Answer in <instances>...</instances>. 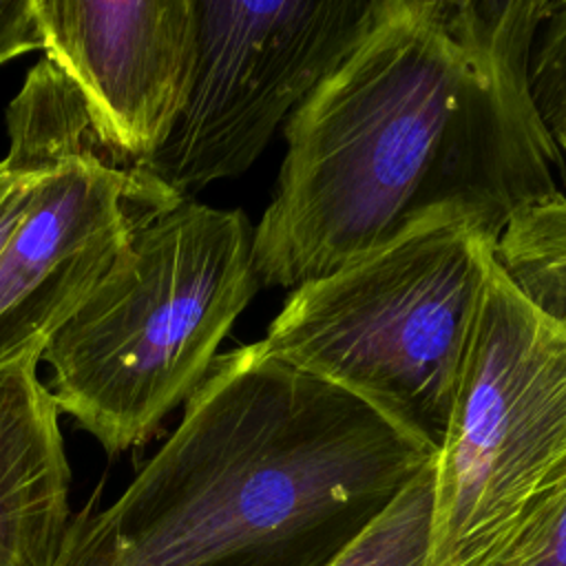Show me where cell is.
I'll return each instance as SVG.
<instances>
[{
  "label": "cell",
  "instance_id": "8992f818",
  "mask_svg": "<svg viewBox=\"0 0 566 566\" xmlns=\"http://www.w3.org/2000/svg\"><path fill=\"white\" fill-rule=\"evenodd\" d=\"M376 0H195L197 55L164 146L135 168L179 201L243 175L343 60Z\"/></svg>",
  "mask_w": 566,
  "mask_h": 566
},
{
  "label": "cell",
  "instance_id": "30bf717a",
  "mask_svg": "<svg viewBox=\"0 0 566 566\" xmlns=\"http://www.w3.org/2000/svg\"><path fill=\"white\" fill-rule=\"evenodd\" d=\"M9 153L0 159V256L24 221L40 181L91 128L69 77L40 57L4 111Z\"/></svg>",
  "mask_w": 566,
  "mask_h": 566
},
{
  "label": "cell",
  "instance_id": "2e32d148",
  "mask_svg": "<svg viewBox=\"0 0 566 566\" xmlns=\"http://www.w3.org/2000/svg\"><path fill=\"white\" fill-rule=\"evenodd\" d=\"M551 135H553L555 144H557V148H559L562 157L566 159V117H564L555 128H551Z\"/></svg>",
  "mask_w": 566,
  "mask_h": 566
},
{
  "label": "cell",
  "instance_id": "277c9868",
  "mask_svg": "<svg viewBox=\"0 0 566 566\" xmlns=\"http://www.w3.org/2000/svg\"><path fill=\"white\" fill-rule=\"evenodd\" d=\"M493 241L420 230L294 287L263 345L438 451L486 290Z\"/></svg>",
  "mask_w": 566,
  "mask_h": 566
},
{
  "label": "cell",
  "instance_id": "52a82bcc",
  "mask_svg": "<svg viewBox=\"0 0 566 566\" xmlns=\"http://www.w3.org/2000/svg\"><path fill=\"white\" fill-rule=\"evenodd\" d=\"M177 203L135 168L113 166L84 133L40 181L0 256V365L44 352L133 232Z\"/></svg>",
  "mask_w": 566,
  "mask_h": 566
},
{
  "label": "cell",
  "instance_id": "3957f363",
  "mask_svg": "<svg viewBox=\"0 0 566 566\" xmlns=\"http://www.w3.org/2000/svg\"><path fill=\"white\" fill-rule=\"evenodd\" d=\"M259 287L243 210L186 199L146 219L44 345L60 413L108 453L144 444L201 385Z\"/></svg>",
  "mask_w": 566,
  "mask_h": 566
},
{
  "label": "cell",
  "instance_id": "7a4b0ae2",
  "mask_svg": "<svg viewBox=\"0 0 566 566\" xmlns=\"http://www.w3.org/2000/svg\"><path fill=\"white\" fill-rule=\"evenodd\" d=\"M433 460L263 340L219 354L177 429L53 566H329Z\"/></svg>",
  "mask_w": 566,
  "mask_h": 566
},
{
  "label": "cell",
  "instance_id": "9a60e30c",
  "mask_svg": "<svg viewBox=\"0 0 566 566\" xmlns=\"http://www.w3.org/2000/svg\"><path fill=\"white\" fill-rule=\"evenodd\" d=\"M42 49L33 0H0V64Z\"/></svg>",
  "mask_w": 566,
  "mask_h": 566
},
{
  "label": "cell",
  "instance_id": "6da1fadb",
  "mask_svg": "<svg viewBox=\"0 0 566 566\" xmlns=\"http://www.w3.org/2000/svg\"><path fill=\"white\" fill-rule=\"evenodd\" d=\"M551 0H376L343 60L285 122L261 221V285L298 287L420 230L493 243L559 192L566 159L531 93Z\"/></svg>",
  "mask_w": 566,
  "mask_h": 566
},
{
  "label": "cell",
  "instance_id": "4fadbf2b",
  "mask_svg": "<svg viewBox=\"0 0 566 566\" xmlns=\"http://www.w3.org/2000/svg\"><path fill=\"white\" fill-rule=\"evenodd\" d=\"M531 93L544 126L566 117V2H553L531 51Z\"/></svg>",
  "mask_w": 566,
  "mask_h": 566
},
{
  "label": "cell",
  "instance_id": "8fae6325",
  "mask_svg": "<svg viewBox=\"0 0 566 566\" xmlns=\"http://www.w3.org/2000/svg\"><path fill=\"white\" fill-rule=\"evenodd\" d=\"M493 259L533 310L566 329V195L520 208L500 232Z\"/></svg>",
  "mask_w": 566,
  "mask_h": 566
},
{
  "label": "cell",
  "instance_id": "ba28073f",
  "mask_svg": "<svg viewBox=\"0 0 566 566\" xmlns=\"http://www.w3.org/2000/svg\"><path fill=\"white\" fill-rule=\"evenodd\" d=\"M44 57L77 88L117 168L146 164L190 91L195 0H33Z\"/></svg>",
  "mask_w": 566,
  "mask_h": 566
},
{
  "label": "cell",
  "instance_id": "5b68a950",
  "mask_svg": "<svg viewBox=\"0 0 566 566\" xmlns=\"http://www.w3.org/2000/svg\"><path fill=\"white\" fill-rule=\"evenodd\" d=\"M431 471L427 566H511L566 493V329L495 259Z\"/></svg>",
  "mask_w": 566,
  "mask_h": 566
},
{
  "label": "cell",
  "instance_id": "5bb4252c",
  "mask_svg": "<svg viewBox=\"0 0 566 566\" xmlns=\"http://www.w3.org/2000/svg\"><path fill=\"white\" fill-rule=\"evenodd\" d=\"M511 566H566V493L553 504Z\"/></svg>",
  "mask_w": 566,
  "mask_h": 566
},
{
  "label": "cell",
  "instance_id": "9c48e42d",
  "mask_svg": "<svg viewBox=\"0 0 566 566\" xmlns=\"http://www.w3.org/2000/svg\"><path fill=\"white\" fill-rule=\"evenodd\" d=\"M42 349L0 365V566H53L71 509V469Z\"/></svg>",
  "mask_w": 566,
  "mask_h": 566
},
{
  "label": "cell",
  "instance_id": "7c38bea8",
  "mask_svg": "<svg viewBox=\"0 0 566 566\" xmlns=\"http://www.w3.org/2000/svg\"><path fill=\"white\" fill-rule=\"evenodd\" d=\"M433 460L329 566H427Z\"/></svg>",
  "mask_w": 566,
  "mask_h": 566
}]
</instances>
